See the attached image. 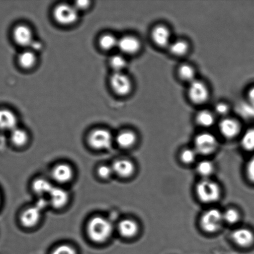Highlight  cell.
I'll return each instance as SVG.
<instances>
[{"label": "cell", "instance_id": "obj_1", "mask_svg": "<svg viewBox=\"0 0 254 254\" xmlns=\"http://www.w3.org/2000/svg\"><path fill=\"white\" fill-rule=\"evenodd\" d=\"M113 227L108 219L101 216H94L89 221L87 225V235L94 243H105L110 238Z\"/></svg>", "mask_w": 254, "mask_h": 254}, {"label": "cell", "instance_id": "obj_2", "mask_svg": "<svg viewBox=\"0 0 254 254\" xmlns=\"http://www.w3.org/2000/svg\"><path fill=\"white\" fill-rule=\"evenodd\" d=\"M196 192L201 201L205 203H211L220 198L221 189L215 182L209 179H203L196 186Z\"/></svg>", "mask_w": 254, "mask_h": 254}, {"label": "cell", "instance_id": "obj_3", "mask_svg": "<svg viewBox=\"0 0 254 254\" xmlns=\"http://www.w3.org/2000/svg\"><path fill=\"white\" fill-rule=\"evenodd\" d=\"M187 95L194 105L201 106L210 100V90L205 82L196 79L189 84Z\"/></svg>", "mask_w": 254, "mask_h": 254}, {"label": "cell", "instance_id": "obj_4", "mask_svg": "<svg viewBox=\"0 0 254 254\" xmlns=\"http://www.w3.org/2000/svg\"><path fill=\"white\" fill-rule=\"evenodd\" d=\"M201 228L208 233L217 232L224 222L223 213L218 209H210L205 211L200 218Z\"/></svg>", "mask_w": 254, "mask_h": 254}, {"label": "cell", "instance_id": "obj_5", "mask_svg": "<svg viewBox=\"0 0 254 254\" xmlns=\"http://www.w3.org/2000/svg\"><path fill=\"white\" fill-rule=\"evenodd\" d=\"M54 17L58 23L68 26L75 23L78 19V10L75 6L60 4L55 7Z\"/></svg>", "mask_w": 254, "mask_h": 254}, {"label": "cell", "instance_id": "obj_6", "mask_svg": "<svg viewBox=\"0 0 254 254\" xmlns=\"http://www.w3.org/2000/svg\"><path fill=\"white\" fill-rule=\"evenodd\" d=\"M88 141L91 148L103 150L110 148L113 143V136L107 129L97 128L89 133Z\"/></svg>", "mask_w": 254, "mask_h": 254}, {"label": "cell", "instance_id": "obj_7", "mask_svg": "<svg viewBox=\"0 0 254 254\" xmlns=\"http://www.w3.org/2000/svg\"><path fill=\"white\" fill-rule=\"evenodd\" d=\"M195 149L197 153L208 155L218 148V141L213 134L204 132L198 134L195 139Z\"/></svg>", "mask_w": 254, "mask_h": 254}, {"label": "cell", "instance_id": "obj_8", "mask_svg": "<svg viewBox=\"0 0 254 254\" xmlns=\"http://www.w3.org/2000/svg\"><path fill=\"white\" fill-rule=\"evenodd\" d=\"M171 37L170 29L166 24H156L151 30L152 41L159 48H168L171 42Z\"/></svg>", "mask_w": 254, "mask_h": 254}, {"label": "cell", "instance_id": "obj_9", "mask_svg": "<svg viewBox=\"0 0 254 254\" xmlns=\"http://www.w3.org/2000/svg\"><path fill=\"white\" fill-rule=\"evenodd\" d=\"M110 84L114 93L119 96L128 95L133 88V83L131 79L122 72H115L112 74Z\"/></svg>", "mask_w": 254, "mask_h": 254}, {"label": "cell", "instance_id": "obj_10", "mask_svg": "<svg viewBox=\"0 0 254 254\" xmlns=\"http://www.w3.org/2000/svg\"><path fill=\"white\" fill-rule=\"evenodd\" d=\"M219 130L225 138L233 139L240 133L241 126L237 119L226 117L223 118L219 124Z\"/></svg>", "mask_w": 254, "mask_h": 254}, {"label": "cell", "instance_id": "obj_11", "mask_svg": "<svg viewBox=\"0 0 254 254\" xmlns=\"http://www.w3.org/2000/svg\"><path fill=\"white\" fill-rule=\"evenodd\" d=\"M74 170L66 163H60L52 171V176L55 181L60 184L69 183L74 178Z\"/></svg>", "mask_w": 254, "mask_h": 254}, {"label": "cell", "instance_id": "obj_12", "mask_svg": "<svg viewBox=\"0 0 254 254\" xmlns=\"http://www.w3.org/2000/svg\"><path fill=\"white\" fill-rule=\"evenodd\" d=\"M142 44L137 37L133 36H126L118 40V47L124 54L135 55L141 49Z\"/></svg>", "mask_w": 254, "mask_h": 254}, {"label": "cell", "instance_id": "obj_13", "mask_svg": "<svg viewBox=\"0 0 254 254\" xmlns=\"http://www.w3.org/2000/svg\"><path fill=\"white\" fill-rule=\"evenodd\" d=\"M41 211L36 205L26 209L20 216V222L25 228L35 227L41 219Z\"/></svg>", "mask_w": 254, "mask_h": 254}, {"label": "cell", "instance_id": "obj_14", "mask_svg": "<svg viewBox=\"0 0 254 254\" xmlns=\"http://www.w3.org/2000/svg\"><path fill=\"white\" fill-rule=\"evenodd\" d=\"M231 238L234 243L241 248L250 247L254 243V235L247 228H239L234 231Z\"/></svg>", "mask_w": 254, "mask_h": 254}, {"label": "cell", "instance_id": "obj_15", "mask_svg": "<svg viewBox=\"0 0 254 254\" xmlns=\"http://www.w3.org/2000/svg\"><path fill=\"white\" fill-rule=\"evenodd\" d=\"M12 35L14 41L19 46H29L33 43V36L31 29L26 25H19L15 27Z\"/></svg>", "mask_w": 254, "mask_h": 254}, {"label": "cell", "instance_id": "obj_16", "mask_svg": "<svg viewBox=\"0 0 254 254\" xmlns=\"http://www.w3.org/2000/svg\"><path fill=\"white\" fill-rule=\"evenodd\" d=\"M114 174L122 178H129L133 175L135 166L133 162L126 159H118L111 166Z\"/></svg>", "mask_w": 254, "mask_h": 254}, {"label": "cell", "instance_id": "obj_17", "mask_svg": "<svg viewBox=\"0 0 254 254\" xmlns=\"http://www.w3.org/2000/svg\"><path fill=\"white\" fill-rule=\"evenodd\" d=\"M49 203L52 207L61 209L67 205L69 201V194L64 189L54 187L49 194Z\"/></svg>", "mask_w": 254, "mask_h": 254}, {"label": "cell", "instance_id": "obj_18", "mask_svg": "<svg viewBox=\"0 0 254 254\" xmlns=\"http://www.w3.org/2000/svg\"><path fill=\"white\" fill-rule=\"evenodd\" d=\"M118 229L122 237L130 239L138 235L139 228L135 221L131 219H124L118 224Z\"/></svg>", "mask_w": 254, "mask_h": 254}, {"label": "cell", "instance_id": "obj_19", "mask_svg": "<svg viewBox=\"0 0 254 254\" xmlns=\"http://www.w3.org/2000/svg\"><path fill=\"white\" fill-rule=\"evenodd\" d=\"M17 122L16 116L12 111L0 109V129L12 131L16 128Z\"/></svg>", "mask_w": 254, "mask_h": 254}, {"label": "cell", "instance_id": "obj_20", "mask_svg": "<svg viewBox=\"0 0 254 254\" xmlns=\"http://www.w3.org/2000/svg\"><path fill=\"white\" fill-rule=\"evenodd\" d=\"M168 49L172 56L182 57L188 54L190 49V45L186 40L178 39L171 42Z\"/></svg>", "mask_w": 254, "mask_h": 254}, {"label": "cell", "instance_id": "obj_21", "mask_svg": "<svg viewBox=\"0 0 254 254\" xmlns=\"http://www.w3.org/2000/svg\"><path fill=\"white\" fill-rule=\"evenodd\" d=\"M196 71L193 65L189 64H182L177 69V76L180 80L189 84L195 80Z\"/></svg>", "mask_w": 254, "mask_h": 254}, {"label": "cell", "instance_id": "obj_22", "mask_svg": "<svg viewBox=\"0 0 254 254\" xmlns=\"http://www.w3.org/2000/svg\"><path fill=\"white\" fill-rule=\"evenodd\" d=\"M117 144L122 148L128 149L133 147L137 141V135L131 130H124L118 133L116 139Z\"/></svg>", "mask_w": 254, "mask_h": 254}, {"label": "cell", "instance_id": "obj_23", "mask_svg": "<svg viewBox=\"0 0 254 254\" xmlns=\"http://www.w3.org/2000/svg\"><path fill=\"white\" fill-rule=\"evenodd\" d=\"M215 114L208 110H202L198 112L195 116V122L199 126L204 128H210L215 124Z\"/></svg>", "mask_w": 254, "mask_h": 254}, {"label": "cell", "instance_id": "obj_24", "mask_svg": "<svg viewBox=\"0 0 254 254\" xmlns=\"http://www.w3.org/2000/svg\"><path fill=\"white\" fill-rule=\"evenodd\" d=\"M53 188L52 184L43 178L36 179L32 183V189L34 192L40 196L49 195Z\"/></svg>", "mask_w": 254, "mask_h": 254}, {"label": "cell", "instance_id": "obj_25", "mask_svg": "<svg viewBox=\"0 0 254 254\" xmlns=\"http://www.w3.org/2000/svg\"><path fill=\"white\" fill-rule=\"evenodd\" d=\"M11 139L15 146L21 147L26 144L29 140V136L24 129L16 127L11 131Z\"/></svg>", "mask_w": 254, "mask_h": 254}, {"label": "cell", "instance_id": "obj_26", "mask_svg": "<svg viewBox=\"0 0 254 254\" xmlns=\"http://www.w3.org/2000/svg\"><path fill=\"white\" fill-rule=\"evenodd\" d=\"M20 66L23 68H31L36 64V58L34 53L31 51H25L19 56L18 59Z\"/></svg>", "mask_w": 254, "mask_h": 254}, {"label": "cell", "instance_id": "obj_27", "mask_svg": "<svg viewBox=\"0 0 254 254\" xmlns=\"http://www.w3.org/2000/svg\"><path fill=\"white\" fill-rule=\"evenodd\" d=\"M118 40L111 34H105L99 39V46L105 51H110L118 47Z\"/></svg>", "mask_w": 254, "mask_h": 254}, {"label": "cell", "instance_id": "obj_28", "mask_svg": "<svg viewBox=\"0 0 254 254\" xmlns=\"http://www.w3.org/2000/svg\"><path fill=\"white\" fill-rule=\"evenodd\" d=\"M214 165L213 163L208 160H205L200 162L196 167V170L198 173L204 179H208V177L210 176L214 172Z\"/></svg>", "mask_w": 254, "mask_h": 254}, {"label": "cell", "instance_id": "obj_29", "mask_svg": "<svg viewBox=\"0 0 254 254\" xmlns=\"http://www.w3.org/2000/svg\"><path fill=\"white\" fill-rule=\"evenodd\" d=\"M110 64L116 72H121L127 66V61L123 56L115 55L110 59Z\"/></svg>", "mask_w": 254, "mask_h": 254}, {"label": "cell", "instance_id": "obj_30", "mask_svg": "<svg viewBox=\"0 0 254 254\" xmlns=\"http://www.w3.org/2000/svg\"><path fill=\"white\" fill-rule=\"evenodd\" d=\"M224 222L233 225L240 220V213L235 209L230 208L223 213Z\"/></svg>", "mask_w": 254, "mask_h": 254}, {"label": "cell", "instance_id": "obj_31", "mask_svg": "<svg viewBox=\"0 0 254 254\" xmlns=\"http://www.w3.org/2000/svg\"><path fill=\"white\" fill-rule=\"evenodd\" d=\"M242 145L246 150H254V129L246 132L242 139Z\"/></svg>", "mask_w": 254, "mask_h": 254}, {"label": "cell", "instance_id": "obj_32", "mask_svg": "<svg viewBox=\"0 0 254 254\" xmlns=\"http://www.w3.org/2000/svg\"><path fill=\"white\" fill-rule=\"evenodd\" d=\"M197 154V152L195 151V149H183L180 155L181 160L183 163L186 164L193 163L195 161Z\"/></svg>", "mask_w": 254, "mask_h": 254}, {"label": "cell", "instance_id": "obj_33", "mask_svg": "<svg viewBox=\"0 0 254 254\" xmlns=\"http://www.w3.org/2000/svg\"><path fill=\"white\" fill-rule=\"evenodd\" d=\"M230 105L225 102H220L215 106V113L216 115L222 117L223 118L228 117V115L230 114Z\"/></svg>", "mask_w": 254, "mask_h": 254}, {"label": "cell", "instance_id": "obj_34", "mask_svg": "<svg viewBox=\"0 0 254 254\" xmlns=\"http://www.w3.org/2000/svg\"><path fill=\"white\" fill-rule=\"evenodd\" d=\"M97 173H98L99 178L103 179L110 178L114 174L112 167L106 165L99 166L98 170H97Z\"/></svg>", "mask_w": 254, "mask_h": 254}, {"label": "cell", "instance_id": "obj_35", "mask_svg": "<svg viewBox=\"0 0 254 254\" xmlns=\"http://www.w3.org/2000/svg\"><path fill=\"white\" fill-rule=\"evenodd\" d=\"M51 254H77L76 250L71 246L63 245L58 246Z\"/></svg>", "mask_w": 254, "mask_h": 254}, {"label": "cell", "instance_id": "obj_36", "mask_svg": "<svg viewBox=\"0 0 254 254\" xmlns=\"http://www.w3.org/2000/svg\"><path fill=\"white\" fill-rule=\"evenodd\" d=\"M246 173L250 181L254 183V156L249 161L246 168Z\"/></svg>", "mask_w": 254, "mask_h": 254}, {"label": "cell", "instance_id": "obj_37", "mask_svg": "<svg viewBox=\"0 0 254 254\" xmlns=\"http://www.w3.org/2000/svg\"><path fill=\"white\" fill-rule=\"evenodd\" d=\"M90 4V2L88 1H77L75 4V7H76L77 10L79 9H85L88 7Z\"/></svg>", "mask_w": 254, "mask_h": 254}, {"label": "cell", "instance_id": "obj_38", "mask_svg": "<svg viewBox=\"0 0 254 254\" xmlns=\"http://www.w3.org/2000/svg\"><path fill=\"white\" fill-rule=\"evenodd\" d=\"M248 99L249 103L254 108V87L250 89L248 91Z\"/></svg>", "mask_w": 254, "mask_h": 254}]
</instances>
